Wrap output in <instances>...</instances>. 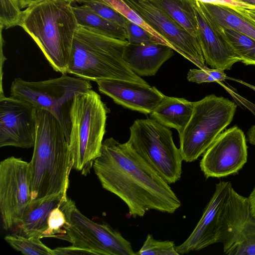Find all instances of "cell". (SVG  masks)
<instances>
[{
    "label": "cell",
    "instance_id": "cell-26",
    "mask_svg": "<svg viewBox=\"0 0 255 255\" xmlns=\"http://www.w3.org/2000/svg\"><path fill=\"white\" fill-rule=\"evenodd\" d=\"M78 2L102 17L124 28L128 19L103 0H80Z\"/></svg>",
    "mask_w": 255,
    "mask_h": 255
},
{
    "label": "cell",
    "instance_id": "cell-1",
    "mask_svg": "<svg viewBox=\"0 0 255 255\" xmlns=\"http://www.w3.org/2000/svg\"><path fill=\"white\" fill-rule=\"evenodd\" d=\"M93 168L102 187L123 200L133 218L151 210L172 214L181 205L169 184L128 142L106 139Z\"/></svg>",
    "mask_w": 255,
    "mask_h": 255
},
{
    "label": "cell",
    "instance_id": "cell-17",
    "mask_svg": "<svg viewBox=\"0 0 255 255\" xmlns=\"http://www.w3.org/2000/svg\"><path fill=\"white\" fill-rule=\"evenodd\" d=\"M197 20V39L206 63L213 69L229 70L240 58L217 30L196 0H192Z\"/></svg>",
    "mask_w": 255,
    "mask_h": 255
},
{
    "label": "cell",
    "instance_id": "cell-11",
    "mask_svg": "<svg viewBox=\"0 0 255 255\" xmlns=\"http://www.w3.org/2000/svg\"><path fill=\"white\" fill-rule=\"evenodd\" d=\"M165 40L200 69L207 67L197 38L149 0H124Z\"/></svg>",
    "mask_w": 255,
    "mask_h": 255
},
{
    "label": "cell",
    "instance_id": "cell-14",
    "mask_svg": "<svg viewBox=\"0 0 255 255\" xmlns=\"http://www.w3.org/2000/svg\"><path fill=\"white\" fill-rule=\"evenodd\" d=\"M224 253L229 255H255V217L248 198L229 210L219 235Z\"/></svg>",
    "mask_w": 255,
    "mask_h": 255
},
{
    "label": "cell",
    "instance_id": "cell-33",
    "mask_svg": "<svg viewBox=\"0 0 255 255\" xmlns=\"http://www.w3.org/2000/svg\"><path fill=\"white\" fill-rule=\"evenodd\" d=\"M203 3H211L229 6L241 7L250 9H255V6L237 0H196Z\"/></svg>",
    "mask_w": 255,
    "mask_h": 255
},
{
    "label": "cell",
    "instance_id": "cell-34",
    "mask_svg": "<svg viewBox=\"0 0 255 255\" xmlns=\"http://www.w3.org/2000/svg\"><path fill=\"white\" fill-rule=\"evenodd\" d=\"M54 255H92L85 250L71 246L67 247L57 248L53 250Z\"/></svg>",
    "mask_w": 255,
    "mask_h": 255
},
{
    "label": "cell",
    "instance_id": "cell-5",
    "mask_svg": "<svg viewBox=\"0 0 255 255\" xmlns=\"http://www.w3.org/2000/svg\"><path fill=\"white\" fill-rule=\"evenodd\" d=\"M107 109L92 89L77 95L70 111L69 148L73 168L86 176L100 155L105 132Z\"/></svg>",
    "mask_w": 255,
    "mask_h": 255
},
{
    "label": "cell",
    "instance_id": "cell-6",
    "mask_svg": "<svg viewBox=\"0 0 255 255\" xmlns=\"http://www.w3.org/2000/svg\"><path fill=\"white\" fill-rule=\"evenodd\" d=\"M89 80L65 74L56 78L27 81L15 78L10 87V97L45 110L59 121L69 142L70 111L75 97L92 89Z\"/></svg>",
    "mask_w": 255,
    "mask_h": 255
},
{
    "label": "cell",
    "instance_id": "cell-23",
    "mask_svg": "<svg viewBox=\"0 0 255 255\" xmlns=\"http://www.w3.org/2000/svg\"><path fill=\"white\" fill-rule=\"evenodd\" d=\"M149 0L196 37L198 24L192 0Z\"/></svg>",
    "mask_w": 255,
    "mask_h": 255
},
{
    "label": "cell",
    "instance_id": "cell-25",
    "mask_svg": "<svg viewBox=\"0 0 255 255\" xmlns=\"http://www.w3.org/2000/svg\"><path fill=\"white\" fill-rule=\"evenodd\" d=\"M5 241L14 250L27 255H54L53 250L45 246L37 236L25 237L14 233L6 236Z\"/></svg>",
    "mask_w": 255,
    "mask_h": 255
},
{
    "label": "cell",
    "instance_id": "cell-20",
    "mask_svg": "<svg viewBox=\"0 0 255 255\" xmlns=\"http://www.w3.org/2000/svg\"><path fill=\"white\" fill-rule=\"evenodd\" d=\"M196 1L215 25L233 29L255 39V20L243 12L240 7Z\"/></svg>",
    "mask_w": 255,
    "mask_h": 255
},
{
    "label": "cell",
    "instance_id": "cell-7",
    "mask_svg": "<svg viewBox=\"0 0 255 255\" xmlns=\"http://www.w3.org/2000/svg\"><path fill=\"white\" fill-rule=\"evenodd\" d=\"M237 107L229 99L214 94L194 102L191 118L179 133L183 161H194L204 154L232 122Z\"/></svg>",
    "mask_w": 255,
    "mask_h": 255
},
{
    "label": "cell",
    "instance_id": "cell-21",
    "mask_svg": "<svg viewBox=\"0 0 255 255\" xmlns=\"http://www.w3.org/2000/svg\"><path fill=\"white\" fill-rule=\"evenodd\" d=\"M194 102L183 98L164 96L150 114L151 119L162 125L174 128L178 133L184 129L192 114Z\"/></svg>",
    "mask_w": 255,
    "mask_h": 255
},
{
    "label": "cell",
    "instance_id": "cell-15",
    "mask_svg": "<svg viewBox=\"0 0 255 255\" xmlns=\"http://www.w3.org/2000/svg\"><path fill=\"white\" fill-rule=\"evenodd\" d=\"M230 181H220L205 207L202 216L188 238L176 247L179 255L198 251L219 243L222 213L232 189Z\"/></svg>",
    "mask_w": 255,
    "mask_h": 255
},
{
    "label": "cell",
    "instance_id": "cell-13",
    "mask_svg": "<svg viewBox=\"0 0 255 255\" xmlns=\"http://www.w3.org/2000/svg\"><path fill=\"white\" fill-rule=\"evenodd\" d=\"M36 111L35 107L25 101L10 96H0V147H33L36 131Z\"/></svg>",
    "mask_w": 255,
    "mask_h": 255
},
{
    "label": "cell",
    "instance_id": "cell-32",
    "mask_svg": "<svg viewBox=\"0 0 255 255\" xmlns=\"http://www.w3.org/2000/svg\"><path fill=\"white\" fill-rule=\"evenodd\" d=\"M124 28L126 33L127 40L129 43L141 44L158 42L164 44L147 30L128 20Z\"/></svg>",
    "mask_w": 255,
    "mask_h": 255
},
{
    "label": "cell",
    "instance_id": "cell-37",
    "mask_svg": "<svg viewBox=\"0 0 255 255\" xmlns=\"http://www.w3.org/2000/svg\"><path fill=\"white\" fill-rule=\"evenodd\" d=\"M248 140L249 142L255 145V125H253L247 132Z\"/></svg>",
    "mask_w": 255,
    "mask_h": 255
},
{
    "label": "cell",
    "instance_id": "cell-36",
    "mask_svg": "<svg viewBox=\"0 0 255 255\" xmlns=\"http://www.w3.org/2000/svg\"><path fill=\"white\" fill-rule=\"evenodd\" d=\"M252 215L255 217V186L248 197Z\"/></svg>",
    "mask_w": 255,
    "mask_h": 255
},
{
    "label": "cell",
    "instance_id": "cell-12",
    "mask_svg": "<svg viewBox=\"0 0 255 255\" xmlns=\"http://www.w3.org/2000/svg\"><path fill=\"white\" fill-rule=\"evenodd\" d=\"M245 135L235 126L222 131L204 153L200 167L207 178L235 175L247 162Z\"/></svg>",
    "mask_w": 255,
    "mask_h": 255
},
{
    "label": "cell",
    "instance_id": "cell-2",
    "mask_svg": "<svg viewBox=\"0 0 255 255\" xmlns=\"http://www.w3.org/2000/svg\"><path fill=\"white\" fill-rule=\"evenodd\" d=\"M33 153L29 162L31 200L67 193L73 168L69 140L57 119L37 110Z\"/></svg>",
    "mask_w": 255,
    "mask_h": 255
},
{
    "label": "cell",
    "instance_id": "cell-39",
    "mask_svg": "<svg viewBox=\"0 0 255 255\" xmlns=\"http://www.w3.org/2000/svg\"><path fill=\"white\" fill-rule=\"evenodd\" d=\"M227 79H232L234 81H235L236 82H238L242 84H243L246 86H247L248 87L251 88V89L253 90L254 91H255V86L254 85H251L250 84H249V83H247V82H244L243 81H242L241 80H239V79H234V78H227Z\"/></svg>",
    "mask_w": 255,
    "mask_h": 255
},
{
    "label": "cell",
    "instance_id": "cell-4",
    "mask_svg": "<svg viewBox=\"0 0 255 255\" xmlns=\"http://www.w3.org/2000/svg\"><path fill=\"white\" fill-rule=\"evenodd\" d=\"M128 41H122L78 26L73 38L67 73L97 82L120 80L148 83L135 74L123 58Z\"/></svg>",
    "mask_w": 255,
    "mask_h": 255
},
{
    "label": "cell",
    "instance_id": "cell-10",
    "mask_svg": "<svg viewBox=\"0 0 255 255\" xmlns=\"http://www.w3.org/2000/svg\"><path fill=\"white\" fill-rule=\"evenodd\" d=\"M31 200L29 162L10 156L0 163V212L2 227L15 229Z\"/></svg>",
    "mask_w": 255,
    "mask_h": 255
},
{
    "label": "cell",
    "instance_id": "cell-22",
    "mask_svg": "<svg viewBox=\"0 0 255 255\" xmlns=\"http://www.w3.org/2000/svg\"><path fill=\"white\" fill-rule=\"evenodd\" d=\"M72 9L79 26L109 37L127 40L123 27L102 17L83 5L72 6Z\"/></svg>",
    "mask_w": 255,
    "mask_h": 255
},
{
    "label": "cell",
    "instance_id": "cell-19",
    "mask_svg": "<svg viewBox=\"0 0 255 255\" xmlns=\"http://www.w3.org/2000/svg\"><path fill=\"white\" fill-rule=\"evenodd\" d=\"M67 193L62 192L42 198L30 200L27 204L21 221L15 229L18 234L25 237L37 236L48 228L51 211L68 199Z\"/></svg>",
    "mask_w": 255,
    "mask_h": 255
},
{
    "label": "cell",
    "instance_id": "cell-24",
    "mask_svg": "<svg viewBox=\"0 0 255 255\" xmlns=\"http://www.w3.org/2000/svg\"><path fill=\"white\" fill-rule=\"evenodd\" d=\"M213 24L240 58L242 63L247 65H255V39L233 29Z\"/></svg>",
    "mask_w": 255,
    "mask_h": 255
},
{
    "label": "cell",
    "instance_id": "cell-3",
    "mask_svg": "<svg viewBox=\"0 0 255 255\" xmlns=\"http://www.w3.org/2000/svg\"><path fill=\"white\" fill-rule=\"evenodd\" d=\"M69 0H45L23 11L19 26L32 37L54 70L67 73L78 24Z\"/></svg>",
    "mask_w": 255,
    "mask_h": 255
},
{
    "label": "cell",
    "instance_id": "cell-16",
    "mask_svg": "<svg viewBox=\"0 0 255 255\" xmlns=\"http://www.w3.org/2000/svg\"><path fill=\"white\" fill-rule=\"evenodd\" d=\"M99 91L117 104L144 114H150L164 97L156 87L120 80L97 82Z\"/></svg>",
    "mask_w": 255,
    "mask_h": 255
},
{
    "label": "cell",
    "instance_id": "cell-27",
    "mask_svg": "<svg viewBox=\"0 0 255 255\" xmlns=\"http://www.w3.org/2000/svg\"><path fill=\"white\" fill-rule=\"evenodd\" d=\"M179 255L176 251L174 242L160 241L148 234L143 245L136 255Z\"/></svg>",
    "mask_w": 255,
    "mask_h": 255
},
{
    "label": "cell",
    "instance_id": "cell-38",
    "mask_svg": "<svg viewBox=\"0 0 255 255\" xmlns=\"http://www.w3.org/2000/svg\"><path fill=\"white\" fill-rule=\"evenodd\" d=\"M241 10L255 20V9H250L240 7Z\"/></svg>",
    "mask_w": 255,
    "mask_h": 255
},
{
    "label": "cell",
    "instance_id": "cell-18",
    "mask_svg": "<svg viewBox=\"0 0 255 255\" xmlns=\"http://www.w3.org/2000/svg\"><path fill=\"white\" fill-rule=\"evenodd\" d=\"M173 49L161 43L126 45L123 58L130 69L137 75H155L162 64L174 55Z\"/></svg>",
    "mask_w": 255,
    "mask_h": 255
},
{
    "label": "cell",
    "instance_id": "cell-9",
    "mask_svg": "<svg viewBox=\"0 0 255 255\" xmlns=\"http://www.w3.org/2000/svg\"><path fill=\"white\" fill-rule=\"evenodd\" d=\"M61 207L66 218V233L61 239L92 255H136L130 243L106 223L99 224L83 215L68 198Z\"/></svg>",
    "mask_w": 255,
    "mask_h": 255
},
{
    "label": "cell",
    "instance_id": "cell-31",
    "mask_svg": "<svg viewBox=\"0 0 255 255\" xmlns=\"http://www.w3.org/2000/svg\"><path fill=\"white\" fill-rule=\"evenodd\" d=\"M227 79L224 71L218 69H191L189 70L187 79L191 82L203 83L219 82Z\"/></svg>",
    "mask_w": 255,
    "mask_h": 255
},
{
    "label": "cell",
    "instance_id": "cell-29",
    "mask_svg": "<svg viewBox=\"0 0 255 255\" xmlns=\"http://www.w3.org/2000/svg\"><path fill=\"white\" fill-rule=\"evenodd\" d=\"M0 29L8 28L19 25L20 23L23 11L16 0H0Z\"/></svg>",
    "mask_w": 255,
    "mask_h": 255
},
{
    "label": "cell",
    "instance_id": "cell-40",
    "mask_svg": "<svg viewBox=\"0 0 255 255\" xmlns=\"http://www.w3.org/2000/svg\"><path fill=\"white\" fill-rule=\"evenodd\" d=\"M237 0L255 6V0Z\"/></svg>",
    "mask_w": 255,
    "mask_h": 255
},
{
    "label": "cell",
    "instance_id": "cell-41",
    "mask_svg": "<svg viewBox=\"0 0 255 255\" xmlns=\"http://www.w3.org/2000/svg\"><path fill=\"white\" fill-rule=\"evenodd\" d=\"M70 0L72 2H74V1H76V2H78L80 0Z\"/></svg>",
    "mask_w": 255,
    "mask_h": 255
},
{
    "label": "cell",
    "instance_id": "cell-35",
    "mask_svg": "<svg viewBox=\"0 0 255 255\" xmlns=\"http://www.w3.org/2000/svg\"><path fill=\"white\" fill-rule=\"evenodd\" d=\"M45 0H16L20 8L28 7Z\"/></svg>",
    "mask_w": 255,
    "mask_h": 255
},
{
    "label": "cell",
    "instance_id": "cell-8",
    "mask_svg": "<svg viewBox=\"0 0 255 255\" xmlns=\"http://www.w3.org/2000/svg\"><path fill=\"white\" fill-rule=\"evenodd\" d=\"M129 130L127 142L168 184L180 179L183 160L169 128L148 118L135 120Z\"/></svg>",
    "mask_w": 255,
    "mask_h": 255
},
{
    "label": "cell",
    "instance_id": "cell-30",
    "mask_svg": "<svg viewBox=\"0 0 255 255\" xmlns=\"http://www.w3.org/2000/svg\"><path fill=\"white\" fill-rule=\"evenodd\" d=\"M62 204L54 208L50 213L48 221V228L42 234L41 239L54 237L61 239L65 234V228L67 220L61 207Z\"/></svg>",
    "mask_w": 255,
    "mask_h": 255
},
{
    "label": "cell",
    "instance_id": "cell-28",
    "mask_svg": "<svg viewBox=\"0 0 255 255\" xmlns=\"http://www.w3.org/2000/svg\"><path fill=\"white\" fill-rule=\"evenodd\" d=\"M117 10L128 20L143 27L157 38L163 43L168 45L165 40L156 31L153 29L144 19L124 0H103Z\"/></svg>",
    "mask_w": 255,
    "mask_h": 255
}]
</instances>
